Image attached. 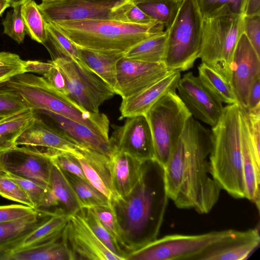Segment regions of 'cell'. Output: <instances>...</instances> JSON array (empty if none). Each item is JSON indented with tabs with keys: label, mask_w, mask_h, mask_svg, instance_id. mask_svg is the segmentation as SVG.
Instances as JSON below:
<instances>
[{
	"label": "cell",
	"mask_w": 260,
	"mask_h": 260,
	"mask_svg": "<svg viewBox=\"0 0 260 260\" xmlns=\"http://www.w3.org/2000/svg\"><path fill=\"white\" fill-rule=\"evenodd\" d=\"M211 131L191 116L164 168L168 195L180 209L208 213L221 188L213 178L209 156Z\"/></svg>",
	"instance_id": "cell-1"
},
{
	"label": "cell",
	"mask_w": 260,
	"mask_h": 260,
	"mask_svg": "<svg viewBox=\"0 0 260 260\" xmlns=\"http://www.w3.org/2000/svg\"><path fill=\"white\" fill-rule=\"evenodd\" d=\"M169 199L164 167L153 159L143 162L139 179L127 194L110 201L120 246L127 254L157 239Z\"/></svg>",
	"instance_id": "cell-2"
},
{
	"label": "cell",
	"mask_w": 260,
	"mask_h": 260,
	"mask_svg": "<svg viewBox=\"0 0 260 260\" xmlns=\"http://www.w3.org/2000/svg\"><path fill=\"white\" fill-rule=\"evenodd\" d=\"M209 156L213 178L221 189L236 199L245 198L241 150L240 107L238 103L224 107L212 127Z\"/></svg>",
	"instance_id": "cell-3"
},
{
	"label": "cell",
	"mask_w": 260,
	"mask_h": 260,
	"mask_svg": "<svg viewBox=\"0 0 260 260\" xmlns=\"http://www.w3.org/2000/svg\"><path fill=\"white\" fill-rule=\"evenodd\" d=\"M51 23L77 47L124 53L138 43L162 33L165 27L158 22L139 24L106 19L62 21Z\"/></svg>",
	"instance_id": "cell-4"
},
{
	"label": "cell",
	"mask_w": 260,
	"mask_h": 260,
	"mask_svg": "<svg viewBox=\"0 0 260 260\" xmlns=\"http://www.w3.org/2000/svg\"><path fill=\"white\" fill-rule=\"evenodd\" d=\"M4 84L16 92L29 108L46 110L73 119L109 140V120L105 114L82 109L55 90L43 76L23 73Z\"/></svg>",
	"instance_id": "cell-5"
},
{
	"label": "cell",
	"mask_w": 260,
	"mask_h": 260,
	"mask_svg": "<svg viewBox=\"0 0 260 260\" xmlns=\"http://www.w3.org/2000/svg\"><path fill=\"white\" fill-rule=\"evenodd\" d=\"M244 17L228 5L203 17L199 58L230 85L234 51L244 33Z\"/></svg>",
	"instance_id": "cell-6"
},
{
	"label": "cell",
	"mask_w": 260,
	"mask_h": 260,
	"mask_svg": "<svg viewBox=\"0 0 260 260\" xmlns=\"http://www.w3.org/2000/svg\"><path fill=\"white\" fill-rule=\"evenodd\" d=\"M203 16L197 0H181L179 10L168 31L164 63L169 71L192 68L199 58Z\"/></svg>",
	"instance_id": "cell-7"
},
{
	"label": "cell",
	"mask_w": 260,
	"mask_h": 260,
	"mask_svg": "<svg viewBox=\"0 0 260 260\" xmlns=\"http://www.w3.org/2000/svg\"><path fill=\"white\" fill-rule=\"evenodd\" d=\"M241 232L229 229L193 235H167L129 252L126 260H203L208 253Z\"/></svg>",
	"instance_id": "cell-8"
},
{
	"label": "cell",
	"mask_w": 260,
	"mask_h": 260,
	"mask_svg": "<svg viewBox=\"0 0 260 260\" xmlns=\"http://www.w3.org/2000/svg\"><path fill=\"white\" fill-rule=\"evenodd\" d=\"M145 116L151 132L154 159L165 168L192 116L176 90L161 96Z\"/></svg>",
	"instance_id": "cell-9"
},
{
	"label": "cell",
	"mask_w": 260,
	"mask_h": 260,
	"mask_svg": "<svg viewBox=\"0 0 260 260\" xmlns=\"http://www.w3.org/2000/svg\"><path fill=\"white\" fill-rule=\"evenodd\" d=\"M67 82V97L82 109L99 113V107L115 94L113 88L80 60L56 58L52 60Z\"/></svg>",
	"instance_id": "cell-10"
},
{
	"label": "cell",
	"mask_w": 260,
	"mask_h": 260,
	"mask_svg": "<svg viewBox=\"0 0 260 260\" xmlns=\"http://www.w3.org/2000/svg\"><path fill=\"white\" fill-rule=\"evenodd\" d=\"M134 0H62L42 2L38 8L46 22L88 19L126 21ZM127 22V21H126Z\"/></svg>",
	"instance_id": "cell-11"
},
{
	"label": "cell",
	"mask_w": 260,
	"mask_h": 260,
	"mask_svg": "<svg viewBox=\"0 0 260 260\" xmlns=\"http://www.w3.org/2000/svg\"><path fill=\"white\" fill-rule=\"evenodd\" d=\"M61 238L71 260H122L99 240L79 211L69 215Z\"/></svg>",
	"instance_id": "cell-12"
},
{
	"label": "cell",
	"mask_w": 260,
	"mask_h": 260,
	"mask_svg": "<svg viewBox=\"0 0 260 260\" xmlns=\"http://www.w3.org/2000/svg\"><path fill=\"white\" fill-rule=\"evenodd\" d=\"M176 90L192 116L212 127L216 124L224 107L198 76L191 72L185 74L180 78Z\"/></svg>",
	"instance_id": "cell-13"
},
{
	"label": "cell",
	"mask_w": 260,
	"mask_h": 260,
	"mask_svg": "<svg viewBox=\"0 0 260 260\" xmlns=\"http://www.w3.org/2000/svg\"><path fill=\"white\" fill-rule=\"evenodd\" d=\"M171 71L164 62L150 63L123 57L117 64L114 90L122 99L131 96L156 83Z\"/></svg>",
	"instance_id": "cell-14"
},
{
	"label": "cell",
	"mask_w": 260,
	"mask_h": 260,
	"mask_svg": "<svg viewBox=\"0 0 260 260\" xmlns=\"http://www.w3.org/2000/svg\"><path fill=\"white\" fill-rule=\"evenodd\" d=\"M109 142L113 151L126 152L142 161L154 159L153 139L145 115L127 118L115 127Z\"/></svg>",
	"instance_id": "cell-15"
},
{
	"label": "cell",
	"mask_w": 260,
	"mask_h": 260,
	"mask_svg": "<svg viewBox=\"0 0 260 260\" xmlns=\"http://www.w3.org/2000/svg\"><path fill=\"white\" fill-rule=\"evenodd\" d=\"M52 161L47 156L22 146L0 152V170L48 187Z\"/></svg>",
	"instance_id": "cell-16"
},
{
	"label": "cell",
	"mask_w": 260,
	"mask_h": 260,
	"mask_svg": "<svg viewBox=\"0 0 260 260\" xmlns=\"http://www.w3.org/2000/svg\"><path fill=\"white\" fill-rule=\"evenodd\" d=\"M260 76V57L243 33L236 47L231 67L230 86L240 107L246 111L249 90Z\"/></svg>",
	"instance_id": "cell-17"
},
{
	"label": "cell",
	"mask_w": 260,
	"mask_h": 260,
	"mask_svg": "<svg viewBox=\"0 0 260 260\" xmlns=\"http://www.w3.org/2000/svg\"><path fill=\"white\" fill-rule=\"evenodd\" d=\"M35 117L57 133L82 147L110 157L113 153L109 140L73 119L44 109L32 110Z\"/></svg>",
	"instance_id": "cell-18"
},
{
	"label": "cell",
	"mask_w": 260,
	"mask_h": 260,
	"mask_svg": "<svg viewBox=\"0 0 260 260\" xmlns=\"http://www.w3.org/2000/svg\"><path fill=\"white\" fill-rule=\"evenodd\" d=\"M16 143V146L25 147L49 158L60 152L79 157L84 147L60 135L35 116Z\"/></svg>",
	"instance_id": "cell-19"
},
{
	"label": "cell",
	"mask_w": 260,
	"mask_h": 260,
	"mask_svg": "<svg viewBox=\"0 0 260 260\" xmlns=\"http://www.w3.org/2000/svg\"><path fill=\"white\" fill-rule=\"evenodd\" d=\"M180 72L172 71L167 76L141 92L122 99L120 118L145 115L153 104L167 92L176 90Z\"/></svg>",
	"instance_id": "cell-20"
},
{
	"label": "cell",
	"mask_w": 260,
	"mask_h": 260,
	"mask_svg": "<svg viewBox=\"0 0 260 260\" xmlns=\"http://www.w3.org/2000/svg\"><path fill=\"white\" fill-rule=\"evenodd\" d=\"M240 127L245 198L255 204L259 211L260 159L257 158L252 145L247 113L241 108Z\"/></svg>",
	"instance_id": "cell-21"
},
{
	"label": "cell",
	"mask_w": 260,
	"mask_h": 260,
	"mask_svg": "<svg viewBox=\"0 0 260 260\" xmlns=\"http://www.w3.org/2000/svg\"><path fill=\"white\" fill-rule=\"evenodd\" d=\"M54 211L38 209L23 217L0 222V260L17 248L31 233L39 228Z\"/></svg>",
	"instance_id": "cell-22"
},
{
	"label": "cell",
	"mask_w": 260,
	"mask_h": 260,
	"mask_svg": "<svg viewBox=\"0 0 260 260\" xmlns=\"http://www.w3.org/2000/svg\"><path fill=\"white\" fill-rule=\"evenodd\" d=\"M109 157L115 199L126 196L134 187L145 161L120 151H113Z\"/></svg>",
	"instance_id": "cell-23"
},
{
	"label": "cell",
	"mask_w": 260,
	"mask_h": 260,
	"mask_svg": "<svg viewBox=\"0 0 260 260\" xmlns=\"http://www.w3.org/2000/svg\"><path fill=\"white\" fill-rule=\"evenodd\" d=\"M77 157L88 181L110 201L114 199L110 157L94 150L84 147Z\"/></svg>",
	"instance_id": "cell-24"
},
{
	"label": "cell",
	"mask_w": 260,
	"mask_h": 260,
	"mask_svg": "<svg viewBox=\"0 0 260 260\" xmlns=\"http://www.w3.org/2000/svg\"><path fill=\"white\" fill-rule=\"evenodd\" d=\"M47 191L40 208L60 211L70 215L80 210L76 198L60 169L52 162Z\"/></svg>",
	"instance_id": "cell-25"
},
{
	"label": "cell",
	"mask_w": 260,
	"mask_h": 260,
	"mask_svg": "<svg viewBox=\"0 0 260 260\" xmlns=\"http://www.w3.org/2000/svg\"><path fill=\"white\" fill-rule=\"evenodd\" d=\"M260 236L256 228L242 231L238 237L208 253L203 260H245L258 247Z\"/></svg>",
	"instance_id": "cell-26"
},
{
	"label": "cell",
	"mask_w": 260,
	"mask_h": 260,
	"mask_svg": "<svg viewBox=\"0 0 260 260\" xmlns=\"http://www.w3.org/2000/svg\"><path fill=\"white\" fill-rule=\"evenodd\" d=\"M78 48L79 60L114 89L117 64L124 53Z\"/></svg>",
	"instance_id": "cell-27"
},
{
	"label": "cell",
	"mask_w": 260,
	"mask_h": 260,
	"mask_svg": "<svg viewBox=\"0 0 260 260\" xmlns=\"http://www.w3.org/2000/svg\"><path fill=\"white\" fill-rule=\"evenodd\" d=\"M1 260H71V256L61 237L44 244L14 250Z\"/></svg>",
	"instance_id": "cell-28"
},
{
	"label": "cell",
	"mask_w": 260,
	"mask_h": 260,
	"mask_svg": "<svg viewBox=\"0 0 260 260\" xmlns=\"http://www.w3.org/2000/svg\"><path fill=\"white\" fill-rule=\"evenodd\" d=\"M69 216L61 211H54L43 224L27 236L14 250L35 246L60 238Z\"/></svg>",
	"instance_id": "cell-29"
},
{
	"label": "cell",
	"mask_w": 260,
	"mask_h": 260,
	"mask_svg": "<svg viewBox=\"0 0 260 260\" xmlns=\"http://www.w3.org/2000/svg\"><path fill=\"white\" fill-rule=\"evenodd\" d=\"M167 38L166 30L135 45L124 52L123 57L150 63L164 62Z\"/></svg>",
	"instance_id": "cell-30"
},
{
	"label": "cell",
	"mask_w": 260,
	"mask_h": 260,
	"mask_svg": "<svg viewBox=\"0 0 260 260\" xmlns=\"http://www.w3.org/2000/svg\"><path fill=\"white\" fill-rule=\"evenodd\" d=\"M35 118L30 108L0 119V152L16 146V141Z\"/></svg>",
	"instance_id": "cell-31"
},
{
	"label": "cell",
	"mask_w": 260,
	"mask_h": 260,
	"mask_svg": "<svg viewBox=\"0 0 260 260\" xmlns=\"http://www.w3.org/2000/svg\"><path fill=\"white\" fill-rule=\"evenodd\" d=\"M60 170L71 187L80 209L99 206H110L109 199L87 180Z\"/></svg>",
	"instance_id": "cell-32"
},
{
	"label": "cell",
	"mask_w": 260,
	"mask_h": 260,
	"mask_svg": "<svg viewBox=\"0 0 260 260\" xmlns=\"http://www.w3.org/2000/svg\"><path fill=\"white\" fill-rule=\"evenodd\" d=\"M181 0H134L135 5L168 29L177 14Z\"/></svg>",
	"instance_id": "cell-33"
},
{
	"label": "cell",
	"mask_w": 260,
	"mask_h": 260,
	"mask_svg": "<svg viewBox=\"0 0 260 260\" xmlns=\"http://www.w3.org/2000/svg\"><path fill=\"white\" fill-rule=\"evenodd\" d=\"M198 72L202 82L221 102L228 105L238 103L230 85L215 71L202 62Z\"/></svg>",
	"instance_id": "cell-34"
},
{
	"label": "cell",
	"mask_w": 260,
	"mask_h": 260,
	"mask_svg": "<svg viewBox=\"0 0 260 260\" xmlns=\"http://www.w3.org/2000/svg\"><path fill=\"white\" fill-rule=\"evenodd\" d=\"M21 12L26 33L32 40L45 44L48 40L46 22L34 0H28L21 5Z\"/></svg>",
	"instance_id": "cell-35"
},
{
	"label": "cell",
	"mask_w": 260,
	"mask_h": 260,
	"mask_svg": "<svg viewBox=\"0 0 260 260\" xmlns=\"http://www.w3.org/2000/svg\"><path fill=\"white\" fill-rule=\"evenodd\" d=\"M79 212L94 234L108 249L122 260H126L127 253L107 231L92 209L83 208Z\"/></svg>",
	"instance_id": "cell-36"
},
{
	"label": "cell",
	"mask_w": 260,
	"mask_h": 260,
	"mask_svg": "<svg viewBox=\"0 0 260 260\" xmlns=\"http://www.w3.org/2000/svg\"><path fill=\"white\" fill-rule=\"evenodd\" d=\"M46 28L47 41L50 43L55 54L53 59L64 58L79 60L78 48L73 42L54 24L46 22Z\"/></svg>",
	"instance_id": "cell-37"
},
{
	"label": "cell",
	"mask_w": 260,
	"mask_h": 260,
	"mask_svg": "<svg viewBox=\"0 0 260 260\" xmlns=\"http://www.w3.org/2000/svg\"><path fill=\"white\" fill-rule=\"evenodd\" d=\"M2 24L4 34L18 44L23 42L26 33L22 16L21 5L16 6L8 11Z\"/></svg>",
	"instance_id": "cell-38"
},
{
	"label": "cell",
	"mask_w": 260,
	"mask_h": 260,
	"mask_svg": "<svg viewBox=\"0 0 260 260\" xmlns=\"http://www.w3.org/2000/svg\"><path fill=\"white\" fill-rule=\"evenodd\" d=\"M0 195L8 200L36 209L29 196L19 185L1 170Z\"/></svg>",
	"instance_id": "cell-39"
},
{
	"label": "cell",
	"mask_w": 260,
	"mask_h": 260,
	"mask_svg": "<svg viewBox=\"0 0 260 260\" xmlns=\"http://www.w3.org/2000/svg\"><path fill=\"white\" fill-rule=\"evenodd\" d=\"M25 61L15 54L0 52V84H4L13 76L25 73Z\"/></svg>",
	"instance_id": "cell-40"
},
{
	"label": "cell",
	"mask_w": 260,
	"mask_h": 260,
	"mask_svg": "<svg viewBox=\"0 0 260 260\" xmlns=\"http://www.w3.org/2000/svg\"><path fill=\"white\" fill-rule=\"evenodd\" d=\"M29 108L14 91L0 88V118H5L24 111Z\"/></svg>",
	"instance_id": "cell-41"
},
{
	"label": "cell",
	"mask_w": 260,
	"mask_h": 260,
	"mask_svg": "<svg viewBox=\"0 0 260 260\" xmlns=\"http://www.w3.org/2000/svg\"><path fill=\"white\" fill-rule=\"evenodd\" d=\"M4 172L17 183L27 193L32 202L35 208L39 209L42 201L47 191L48 187H44L30 180L17 175L5 172Z\"/></svg>",
	"instance_id": "cell-42"
},
{
	"label": "cell",
	"mask_w": 260,
	"mask_h": 260,
	"mask_svg": "<svg viewBox=\"0 0 260 260\" xmlns=\"http://www.w3.org/2000/svg\"><path fill=\"white\" fill-rule=\"evenodd\" d=\"M91 209L107 231L120 246V231L111 206H99Z\"/></svg>",
	"instance_id": "cell-43"
},
{
	"label": "cell",
	"mask_w": 260,
	"mask_h": 260,
	"mask_svg": "<svg viewBox=\"0 0 260 260\" xmlns=\"http://www.w3.org/2000/svg\"><path fill=\"white\" fill-rule=\"evenodd\" d=\"M50 158L61 170L87 180L78 158L75 155L60 152L52 156Z\"/></svg>",
	"instance_id": "cell-44"
},
{
	"label": "cell",
	"mask_w": 260,
	"mask_h": 260,
	"mask_svg": "<svg viewBox=\"0 0 260 260\" xmlns=\"http://www.w3.org/2000/svg\"><path fill=\"white\" fill-rule=\"evenodd\" d=\"M244 34L260 57V14L244 16Z\"/></svg>",
	"instance_id": "cell-45"
},
{
	"label": "cell",
	"mask_w": 260,
	"mask_h": 260,
	"mask_svg": "<svg viewBox=\"0 0 260 260\" xmlns=\"http://www.w3.org/2000/svg\"><path fill=\"white\" fill-rule=\"evenodd\" d=\"M197 1L203 17L207 16L224 5L229 6L234 12L243 13L244 0Z\"/></svg>",
	"instance_id": "cell-46"
},
{
	"label": "cell",
	"mask_w": 260,
	"mask_h": 260,
	"mask_svg": "<svg viewBox=\"0 0 260 260\" xmlns=\"http://www.w3.org/2000/svg\"><path fill=\"white\" fill-rule=\"evenodd\" d=\"M38 209L24 205L0 206V222L23 217L36 212Z\"/></svg>",
	"instance_id": "cell-47"
},
{
	"label": "cell",
	"mask_w": 260,
	"mask_h": 260,
	"mask_svg": "<svg viewBox=\"0 0 260 260\" xmlns=\"http://www.w3.org/2000/svg\"><path fill=\"white\" fill-rule=\"evenodd\" d=\"M252 145L260 159V107L246 112Z\"/></svg>",
	"instance_id": "cell-48"
},
{
	"label": "cell",
	"mask_w": 260,
	"mask_h": 260,
	"mask_svg": "<svg viewBox=\"0 0 260 260\" xmlns=\"http://www.w3.org/2000/svg\"><path fill=\"white\" fill-rule=\"evenodd\" d=\"M43 77L55 90L67 97V79L63 73L57 66L55 64Z\"/></svg>",
	"instance_id": "cell-49"
},
{
	"label": "cell",
	"mask_w": 260,
	"mask_h": 260,
	"mask_svg": "<svg viewBox=\"0 0 260 260\" xmlns=\"http://www.w3.org/2000/svg\"><path fill=\"white\" fill-rule=\"evenodd\" d=\"M125 17L127 22L139 24H147L156 22L135 5L126 12Z\"/></svg>",
	"instance_id": "cell-50"
},
{
	"label": "cell",
	"mask_w": 260,
	"mask_h": 260,
	"mask_svg": "<svg viewBox=\"0 0 260 260\" xmlns=\"http://www.w3.org/2000/svg\"><path fill=\"white\" fill-rule=\"evenodd\" d=\"M55 64L52 60L48 62H43L38 60L25 61L24 67L25 73H36L43 76Z\"/></svg>",
	"instance_id": "cell-51"
},
{
	"label": "cell",
	"mask_w": 260,
	"mask_h": 260,
	"mask_svg": "<svg viewBox=\"0 0 260 260\" xmlns=\"http://www.w3.org/2000/svg\"><path fill=\"white\" fill-rule=\"evenodd\" d=\"M260 107V76L252 83L248 93L246 112Z\"/></svg>",
	"instance_id": "cell-52"
},
{
	"label": "cell",
	"mask_w": 260,
	"mask_h": 260,
	"mask_svg": "<svg viewBox=\"0 0 260 260\" xmlns=\"http://www.w3.org/2000/svg\"><path fill=\"white\" fill-rule=\"evenodd\" d=\"M260 14V0H247L244 16Z\"/></svg>",
	"instance_id": "cell-53"
},
{
	"label": "cell",
	"mask_w": 260,
	"mask_h": 260,
	"mask_svg": "<svg viewBox=\"0 0 260 260\" xmlns=\"http://www.w3.org/2000/svg\"><path fill=\"white\" fill-rule=\"evenodd\" d=\"M10 7V0H0V16H2L5 10Z\"/></svg>",
	"instance_id": "cell-54"
},
{
	"label": "cell",
	"mask_w": 260,
	"mask_h": 260,
	"mask_svg": "<svg viewBox=\"0 0 260 260\" xmlns=\"http://www.w3.org/2000/svg\"><path fill=\"white\" fill-rule=\"evenodd\" d=\"M28 0H10L11 7L12 8L18 5H21Z\"/></svg>",
	"instance_id": "cell-55"
},
{
	"label": "cell",
	"mask_w": 260,
	"mask_h": 260,
	"mask_svg": "<svg viewBox=\"0 0 260 260\" xmlns=\"http://www.w3.org/2000/svg\"><path fill=\"white\" fill-rule=\"evenodd\" d=\"M247 0H244V1L243 7V14H244V11H245V7H246V4H247Z\"/></svg>",
	"instance_id": "cell-56"
},
{
	"label": "cell",
	"mask_w": 260,
	"mask_h": 260,
	"mask_svg": "<svg viewBox=\"0 0 260 260\" xmlns=\"http://www.w3.org/2000/svg\"><path fill=\"white\" fill-rule=\"evenodd\" d=\"M42 2H56L62 0H41Z\"/></svg>",
	"instance_id": "cell-57"
},
{
	"label": "cell",
	"mask_w": 260,
	"mask_h": 260,
	"mask_svg": "<svg viewBox=\"0 0 260 260\" xmlns=\"http://www.w3.org/2000/svg\"><path fill=\"white\" fill-rule=\"evenodd\" d=\"M2 118H0V119H2Z\"/></svg>",
	"instance_id": "cell-58"
}]
</instances>
